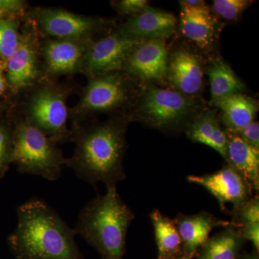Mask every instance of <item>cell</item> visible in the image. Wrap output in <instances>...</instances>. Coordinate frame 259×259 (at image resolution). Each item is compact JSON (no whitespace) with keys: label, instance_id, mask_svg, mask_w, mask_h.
Masks as SVG:
<instances>
[{"label":"cell","instance_id":"4316f807","mask_svg":"<svg viewBox=\"0 0 259 259\" xmlns=\"http://www.w3.org/2000/svg\"><path fill=\"white\" fill-rule=\"evenodd\" d=\"M13 134H10L4 126L0 125V177L8 169L12 162Z\"/></svg>","mask_w":259,"mask_h":259},{"label":"cell","instance_id":"d6a6232c","mask_svg":"<svg viewBox=\"0 0 259 259\" xmlns=\"http://www.w3.org/2000/svg\"><path fill=\"white\" fill-rule=\"evenodd\" d=\"M246 259H258V255H250V256L248 257Z\"/></svg>","mask_w":259,"mask_h":259},{"label":"cell","instance_id":"30bf717a","mask_svg":"<svg viewBox=\"0 0 259 259\" xmlns=\"http://www.w3.org/2000/svg\"><path fill=\"white\" fill-rule=\"evenodd\" d=\"M187 180L205 188L217 199L223 209H226V204H231L236 209L250 198L252 192L243 178L228 165L211 175H191Z\"/></svg>","mask_w":259,"mask_h":259},{"label":"cell","instance_id":"ac0fdd59","mask_svg":"<svg viewBox=\"0 0 259 259\" xmlns=\"http://www.w3.org/2000/svg\"><path fill=\"white\" fill-rule=\"evenodd\" d=\"M7 64V78L12 88L20 90L31 84L38 74L37 57L32 44L28 40H20L16 51Z\"/></svg>","mask_w":259,"mask_h":259},{"label":"cell","instance_id":"5bb4252c","mask_svg":"<svg viewBox=\"0 0 259 259\" xmlns=\"http://www.w3.org/2000/svg\"><path fill=\"white\" fill-rule=\"evenodd\" d=\"M177 22L171 13L148 6L141 13L131 17L117 31L138 40H166L175 32Z\"/></svg>","mask_w":259,"mask_h":259},{"label":"cell","instance_id":"9c48e42d","mask_svg":"<svg viewBox=\"0 0 259 259\" xmlns=\"http://www.w3.org/2000/svg\"><path fill=\"white\" fill-rule=\"evenodd\" d=\"M168 56L164 39L144 40L130 53L123 69L142 82H166Z\"/></svg>","mask_w":259,"mask_h":259},{"label":"cell","instance_id":"7c38bea8","mask_svg":"<svg viewBox=\"0 0 259 259\" xmlns=\"http://www.w3.org/2000/svg\"><path fill=\"white\" fill-rule=\"evenodd\" d=\"M180 3L181 32L200 49L212 47L217 37V22L205 2L186 0Z\"/></svg>","mask_w":259,"mask_h":259},{"label":"cell","instance_id":"484cf974","mask_svg":"<svg viewBox=\"0 0 259 259\" xmlns=\"http://www.w3.org/2000/svg\"><path fill=\"white\" fill-rule=\"evenodd\" d=\"M253 2L250 0H214L212 9L215 14L226 20H235Z\"/></svg>","mask_w":259,"mask_h":259},{"label":"cell","instance_id":"9a60e30c","mask_svg":"<svg viewBox=\"0 0 259 259\" xmlns=\"http://www.w3.org/2000/svg\"><path fill=\"white\" fill-rule=\"evenodd\" d=\"M174 221L182 239L184 256L191 259L208 240L214 228L233 226L232 223L204 212L192 215L180 214Z\"/></svg>","mask_w":259,"mask_h":259},{"label":"cell","instance_id":"44dd1931","mask_svg":"<svg viewBox=\"0 0 259 259\" xmlns=\"http://www.w3.org/2000/svg\"><path fill=\"white\" fill-rule=\"evenodd\" d=\"M154 228L158 259H177L184 256L182 242L175 221L158 209L150 214Z\"/></svg>","mask_w":259,"mask_h":259},{"label":"cell","instance_id":"7a4b0ae2","mask_svg":"<svg viewBox=\"0 0 259 259\" xmlns=\"http://www.w3.org/2000/svg\"><path fill=\"white\" fill-rule=\"evenodd\" d=\"M125 122L120 120L75 127L71 139L76 148L72 157L66 158V166L91 185L103 182L107 187L117 185L125 178Z\"/></svg>","mask_w":259,"mask_h":259},{"label":"cell","instance_id":"6da1fadb","mask_svg":"<svg viewBox=\"0 0 259 259\" xmlns=\"http://www.w3.org/2000/svg\"><path fill=\"white\" fill-rule=\"evenodd\" d=\"M18 223L9 238L18 259H83L76 233L49 204L32 199L18 209Z\"/></svg>","mask_w":259,"mask_h":259},{"label":"cell","instance_id":"d4e9b609","mask_svg":"<svg viewBox=\"0 0 259 259\" xmlns=\"http://www.w3.org/2000/svg\"><path fill=\"white\" fill-rule=\"evenodd\" d=\"M20 41L14 22L0 20V56L8 60L16 51Z\"/></svg>","mask_w":259,"mask_h":259},{"label":"cell","instance_id":"4fadbf2b","mask_svg":"<svg viewBox=\"0 0 259 259\" xmlns=\"http://www.w3.org/2000/svg\"><path fill=\"white\" fill-rule=\"evenodd\" d=\"M166 81L173 90L193 97L203 86V69L200 58L193 51L180 49L168 56Z\"/></svg>","mask_w":259,"mask_h":259},{"label":"cell","instance_id":"52a82bcc","mask_svg":"<svg viewBox=\"0 0 259 259\" xmlns=\"http://www.w3.org/2000/svg\"><path fill=\"white\" fill-rule=\"evenodd\" d=\"M131 90L128 79L120 71L92 78L76 107V115L115 110L128 101Z\"/></svg>","mask_w":259,"mask_h":259},{"label":"cell","instance_id":"d6986e66","mask_svg":"<svg viewBox=\"0 0 259 259\" xmlns=\"http://www.w3.org/2000/svg\"><path fill=\"white\" fill-rule=\"evenodd\" d=\"M189 139L213 148L226 159L227 137L215 113L207 110L189 122L186 130Z\"/></svg>","mask_w":259,"mask_h":259},{"label":"cell","instance_id":"2e32d148","mask_svg":"<svg viewBox=\"0 0 259 259\" xmlns=\"http://www.w3.org/2000/svg\"><path fill=\"white\" fill-rule=\"evenodd\" d=\"M226 160L251 191L259 190V151L250 146L236 131L225 130Z\"/></svg>","mask_w":259,"mask_h":259},{"label":"cell","instance_id":"7402d4cb","mask_svg":"<svg viewBox=\"0 0 259 259\" xmlns=\"http://www.w3.org/2000/svg\"><path fill=\"white\" fill-rule=\"evenodd\" d=\"M213 103L235 94L242 93L245 86L223 59H213L207 69Z\"/></svg>","mask_w":259,"mask_h":259},{"label":"cell","instance_id":"1f68e13d","mask_svg":"<svg viewBox=\"0 0 259 259\" xmlns=\"http://www.w3.org/2000/svg\"><path fill=\"white\" fill-rule=\"evenodd\" d=\"M5 79L4 75H3V68L0 65V95L5 91Z\"/></svg>","mask_w":259,"mask_h":259},{"label":"cell","instance_id":"3957f363","mask_svg":"<svg viewBox=\"0 0 259 259\" xmlns=\"http://www.w3.org/2000/svg\"><path fill=\"white\" fill-rule=\"evenodd\" d=\"M134 218V213L117 192V185L107 186L105 194L83 207L74 231L102 258L123 259L126 236Z\"/></svg>","mask_w":259,"mask_h":259},{"label":"cell","instance_id":"f546056e","mask_svg":"<svg viewBox=\"0 0 259 259\" xmlns=\"http://www.w3.org/2000/svg\"><path fill=\"white\" fill-rule=\"evenodd\" d=\"M238 230L243 240H248L253 243L257 250H259V223H251Z\"/></svg>","mask_w":259,"mask_h":259},{"label":"cell","instance_id":"e575fe53","mask_svg":"<svg viewBox=\"0 0 259 259\" xmlns=\"http://www.w3.org/2000/svg\"><path fill=\"white\" fill-rule=\"evenodd\" d=\"M177 259H191V258H187V257H185V256H182V257H180V258H178Z\"/></svg>","mask_w":259,"mask_h":259},{"label":"cell","instance_id":"277c9868","mask_svg":"<svg viewBox=\"0 0 259 259\" xmlns=\"http://www.w3.org/2000/svg\"><path fill=\"white\" fill-rule=\"evenodd\" d=\"M12 162L21 173L55 181L60 178L66 158L56 143L25 120L18 123L13 133Z\"/></svg>","mask_w":259,"mask_h":259},{"label":"cell","instance_id":"603a6c76","mask_svg":"<svg viewBox=\"0 0 259 259\" xmlns=\"http://www.w3.org/2000/svg\"><path fill=\"white\" fill-rule=\"evenodd\" d=\"M243 241L238 230L227 227L202 245L197 259H236Z\"/></svg>","mask_w":259,"mask_h":259},{"label":"cell","instance_id":"4dcf8cb0","mask_svg":"<svg viewBox=\"0 0 259 259\" xmlns=\"http://www.w3.org/2000/svg\"><path fill=\"white\" fill-rule=\"evenodd\" d=\"M24 2L18 0H0V9L7 12H20L24 10Z\"/></svg>","mask_w":259,"mask_h":259},{"label":"cell","instance_id":"e0dca14e","mask_svg":"<svg viewBox=\"0 0 259 259\" xmlns=\"http://www.w3.org/2000/svg\"><path fill=\"white\" fill-rule=\"evenodd\" d=\"M87 50L81 40H49L44 47L47 69L54 74H72L82 64Z\"/></svg>","mask_w":259,"mask_h":259},{"label":"cell","instance_id":"f1b7e54d","mask_svg":"<svg viewBox=\"0 0 259 259\" xmlns=\"http://www.w3.org/2000/svg\"><path fill=\"white\" fill-rule=\"evenodd\" d=\"M247 144L259 151V124L258 122H250L238 133Z\"/></svg>","mask_w":259,"mask_h":259},{"label":"cell","instance_id":"836d02e7","mask_svg":"<svg viewBox=\"0 0 259 259\" xmlns=\"http://www.w3.org/2000/svg\"><path fill=\"white\" fill-rule=\"evenodd\" d=\"M5 14V12L3 11V10L0 9V18H1V17H3V15H4Z\"/></svg>","mask_w":259,"mask_h":259},{"label":"cell","instance_id":"cb8c5ba5","mask_svg":"<svg viewBox=\"0 0 259 259\" xmlns=\"http://www.w3.org/2000/svg\"><path fill=\"white\" fill-rule=\"evenodd\" d=\"M233 228L240 229L242 227L259 223V199L258 196L250 197L236 209H233Z\"/></svg>","mask_w":259,"mask_h":259},{"label":"cell","instance_id":"8992f818","mask_svg":"<svg viewBox=\"0 0 259 259\" xmlns=\"http://www.w3.org/2000/svg\"><path fill=\"white\" fill-rule=\"evenodd\" d=\"M28 122L47 135L54 143L71 137L67 127V105L64 95L54 88H42L31 97L28 105Z\"/></svg>","mask_w":259,"mask_h":259},{"label":"cell","instance_id":"83f0119b","mask_svg":"<svg viewBox=\"0 0 259 259\" xmlns=\"http://www.w3.org/2000/svg\"><path fill=\"white\" fill-rule=\"evenodd\" d=\"M148 6L146 0H122L117 3V9L122 15L134 16L141 13Z\"/></svg>","mask_w":259,"mask_h":259},{"label":"cell","instance_id":"5b68a950","mask_svg":"<svg viewBox=\"0 0 259 259\" xmlns=\"http://www.w3.org/2000/svg\"><path fill=\"white\" fill-rule=\"evenodd\" d=\"M138 117L155 128L176 129L190 121L196 110L193 97L173 89L148 84L138 103Z\"/></svg>","mask_w":259,"mask_h":259},{"label":"cell","instance_id":"8fae6325","mask_svg":"<svg viewBox=\"0 0 259 259\" xmlns=\"http://www.w3.org/2000/svg\"><path fill=\"white\" fill-rule=\"evenodd\" d=\"M37 21L42 30L56 39L81 40L102 26L100 19L90 18L62 10H44Z\"/></svg>","mask_w":259,"mask_h":259},{"label":"cell","instance_id":"ba28073f","mask_svg":"<svg viewBox=\"0 0 259 259\" xmlns=\"http://www.w3.org/2000/svg\"><path fill=\"white\" fill-rule=\"evenodd\" d=\"M142 41L117 31L95 42L88 48L83 58L85 72L93 78L122 71L130 53Z\"/></svg>","mask_w":259,"mask_h":259},{"label":"cell","instance_id":"ffe728a7","mask_svg":"<svg viewBox=\"0 0 259 259\" xmlns=\"http://www.w3.org/2000/svg\"><path fill=\"white\" fill-rule=\"evenodd\" d=\"M221 110V121L227 130L238 133L254 120L257 102L242 93L235 94L214 103Z\"/></svg>","mask_w":259,"mask_h":259}]
</instances>
